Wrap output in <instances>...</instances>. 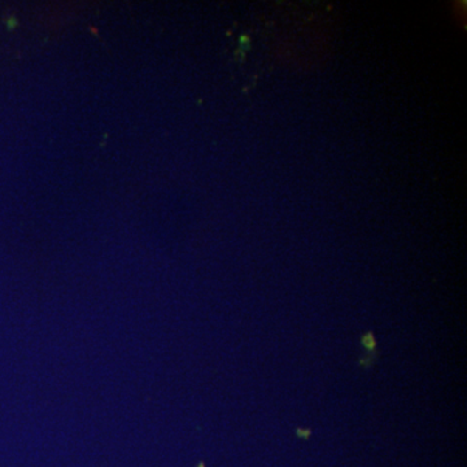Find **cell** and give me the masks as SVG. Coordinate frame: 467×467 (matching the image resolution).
Segmentation results:
<instances>
[{
    "label": "cell",
    "instance_id": "1",
    "mask_svg": "<svg viewBox=\"0 0 467 467\" xmlns=\"http://www.w3.org/2000/svg\"><path fill=\"white\" fill-rule=\"evenodd\" d=\"M360 343H361L362 348H364L365 353L367 354L359 360V365L364 368L365 370H368V368L373 367L374 361L378 359V342H376L373 331H368L367 334L362 335Z\"/></svg>",
    "mask_w": 467,
    "mask_h": 467
},
{
    "label": "cell",
    "instance_id": "2",
    "mask_svg": "<svg viewBox=\"0 0 467 467\" xmlns=\"http://www.w3.org/2000/svg\"><path fill=\"white\" fill-rule=\"evenodd\" d=\"M297 435L299 436V438L303 439H309L311 438L312 431L311 430H305V429H297Z\"/></svg>",
    "mask_w": 467,
    "mask_h": 467
},
{
    "label": "cell",
    "instance_id": "3",
    "mask_svg": "<svg viewBox=\"0 0 467 467\" xmlns=\"http://www.w3.org/2000/svg\"><path fill=\"white\" fill-rule=\"evenodd\" d=\"M16 27H17V21H16L15 17H11V19L8 20V28H10V29H15Z\"/></svg>",
    "mask_w": 467,
    "mask_h": 467
},
{
    "label": "cell",
    "instance_id": "4",
    "mask_svg": "<svg viewBox=\"0 0 467 467\" xmlns=\"http://www.w3.org/2000/svg\"><path fill=\"white\" fill-rule=\"evenodd\" d=\"M199 467H204V465H202H202H201V466H199Z\"/></svg>",
    "mask_w": 467,
    "mask_h": 467
}]
</instances>
